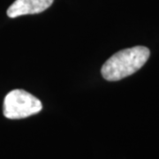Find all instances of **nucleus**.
Listing matches in <instances>:
<instances>
[{
  "label": "nucleus",
  "mask_w": 159,
  "mask_h": 159,
  "mask_svg": "<svg viewBox=\"0 0 159 159\" xmlns=\"http://www.w3.org/2000/svg\"><path fill=\"white\" fill-rule=\"evenodd\" d=\"M150 51L144 46L119 51L103 64L101 73L110 81L119 80L134 74L147 62Z\"/></svg>",
  "instance_id": "1"
},
{
  "label": "nucleus",
  "mask_w": 159,
  "mask_h": 159,
  "mask_svg": "<svg viewBox=\"0 0 159 159\" xmlns=\"http://www.w3.org/2000/svg\"><path fill=\"white\" fill-rule=\"evenodd\" d=\"M53 0H15L7 9V15L16 18L27 14L44 11L52 5Z\"/></svg>",
  "instance_id": "3"
},
{
  "label": "nucleus",
  "mask_w": 159,
  "mask_h": 159,
  "mask_svg": "<svg viewBox=\"0 0 159 159\" xmlns=\"http://www.w3.org/2000/svg\"><path fill=\"white\" fill-rule=\"evenodd\" d=\"M42 108L39 99L27 91L15 89L9 92L5 97L3 112L7 119H20L38 113Z\"/></svg>",
  "instance_id": "2"
}]
</instances>
